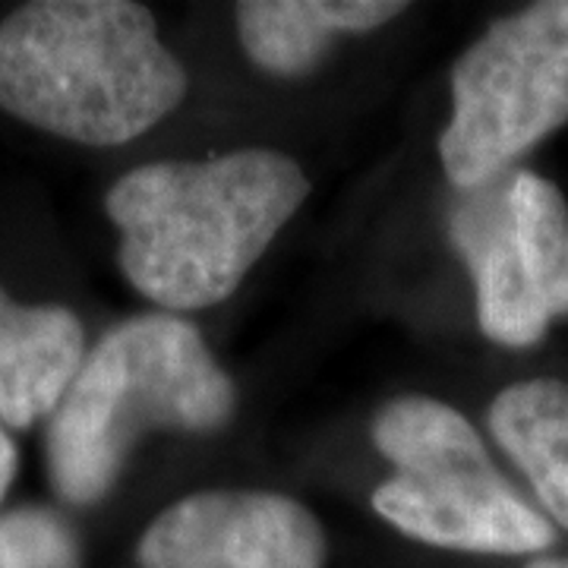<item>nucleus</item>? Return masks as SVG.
I'll list each match as a JSON object with an SVG mask.
<instances>
[{
  "label": "nucleus",
  "mask_w": 568,
  "mask_h": 568,
  "mask_svg": "<svg viewBox=\"0 0 568 568\" xmlns=\"http://www.w3.org/2000/svg\"><path fill=\"white\" fill-rule=\"evenodd\" d=\"M17 467H20V452H17V443L7 436V429L0 426V503L7 496V489L17 477Z\"/></svg>",
  "instance_id": "obj_12"
},
{
  "label": "nucleus",
  "mask_w": 568,
  "mask_h": 568,
  "mask_svg": "<svg viewBox=\"0 0 568 568\" xmlns=\"http://www.w3.org/2000/svg\"><path fill=\"white\" fill-rule=\"evenodd\" d=\"M186 95V70L133 0H36L0 22V108L80 145H123Z\"/></svg>",
  "instance_id": "obj_2"
},
{
  "label": "nucleus",
  "mask_w": 568,
  "mask_h": 568,
  "mask_svg": "<svg viewBox=\"0 0 568 568\" xmlns=\"http://www.w3.org/2000/svg\"><path fill=\"white\" fill-rule=\"evenodd\" d=\"M310 196L301 164L275 149L126 171L104 196L126 282L164 313L222 304Z\"/></svg>",
  "instance_id": "obj_1"
},
{
  "label": "nucleus",
  "mask_w": 568,
  "mask_h": 568,
  "mask_svg": "<svg viewBox=\"0 0 568 568\" xmlns=\"http://www.w3.org/2000/svg\"><path fill=\"white\" fill-rule=\"evenodd\" d=\"M0 568H82L70 521L39 506L0 515Z\"/></svg>",
  "instance_id": "obj_11"
},
{
  "label": "nucleus",
  "mask_w": 568,
  "mask_h": 568,
  "mask_svg": "<svg viewBox=\"0 0 568 568\" xmlns=\"http://www.w3.org/2000/svg\"><path fill=\"white\" fill-rule=\"evenodd\" d=\"M373 446L395 474L373 489L392 528L439 549L530 556L556 528L496 470L480 433L439 398L402 395L373 417Z\"/></svg>",
  "instance_id": "obj_4"
},
{
  "label": "nucleus",
  "mask_w": 568,
  "mask_h": 568,
  "mask_svg": "<svg viewBox=\"0 0 568 568\" xmlns=\"http://www.w3.org/2000/svg\"><path fill=\"white\" fill-rule=\"evenodd\" d=\"M525 568H568V559H556V556H540V559H530Z\"/></svg>",
  "instance_id": "obj_13"
},
{
  "label": "nucleus",
  "mask_w": 568,
  "mask_h": 568,
  "mask_svg": "<svg viewBox=\"0 0 568 568\" xmlns=\"http://www.w3.org/2000/svg\"><path fill=\"white\" fill-rule=\"evenodd\" d=\"M568 121V0H540L489 26L452 70L439 136L448 183L477 190Z\"/></svg>",
  "instance_id": "obj_5"
},
{
  "label": "nucleus",
  "mask_w": 568,
  "mask_h": 568,
  "mask_svg": "<svg viewBox=\"0 0 568 568\" xmlns=\"http://www.w3.org/2000/svg\"><path fill=\"white\" fill-rule=\"evenodd\" d=\"M448 231L474 278L477 323L489 342L530 347L568 316V205L556 183L511 168L462 190Z\"/></svg>",
  "instance_id": "obj_6"
},
{
  "label": "nucleus",
  "mask_w": 568,
  "mask_h": 568,
  "mask_svg": "<svg viewBox=\"0 0 568 568\" xmlns=\"http://www.w3.org/2000/svg\"><path fill=\"white\" fill-rule=\"evenodd\" d=\"M237 388L200 328L174 313H142L104 332L48 424V474L63 503L95 506L152 429L215 433Z\"/></svg>",
  "instance_id": "obj_3"
},
{
  "label": "nucleus",
  "mask_w": 568,
  "mask_h": 568,
  "mask_svg": "<svg viewBox=\"0 0 568 568\" xmlns=\"http://www.w3.org/2000/svg\"><path fill=\"white\" fill-rule=\"evenodd\" d=\"M398 0H244L237 3L241 44L265 73L304 77L351 32L379 29L402 17Z\"/></svg>",
  "instance_id": "obj_9"
},
{
  "label": "nucleus",
  "mask_w": 568,
  "mask_h": 568,
  "mask_svg": "<svg viewBox=\"0 0 568 568\" xmlns=\"http://www.w3.org/2000/svg\"><path fill=\"white\" fill-rule=\"evenodd\" d=\"M140 568H325V534L297 499L263 489L183 496L145 528Z\"/></svg>",
  "instance_id": "obj_7"
},
{
  "label": "nucleus",
  "mask_w": 568,
  "mask_h": 568,
  "mask_svg": "<svg viewBox=\"0 0 568 568\" xmlns=\"http://www.w3.org/2000/svg\"><path fill=\"white\" fill-rule=\"evenodd\" d=\"M85 361V328L67 306L17 304L0 287V424L51 417Z\"/></svg>",
  "instance_id": "obj_8"
},
{
  "label": "nucleus",
  "mask_w": 568,
  "mask_h": 568,
  "mask_svg": "<svg viewBox=\"0 0 568 568\" xmlns=\"http://www.w3.org/2000/svg\"><path fill=\"white\" fill-rule=\"evenodd\" d=\"M489 433L525 470L549 518L568 530V386L525 379L503 388L487 414Z\"/></svg>",
  "instance_id": "obj_10"
}]
</instances>
